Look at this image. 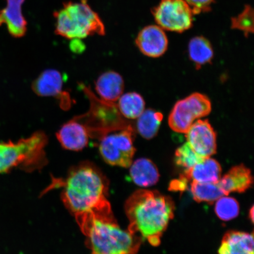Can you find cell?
Segmentation results:
<instances>
[{"label": "cell", "mask_w": 254, "mask_h": 254, "mask_svg": "<svg viewBox=\"0 0 254 254\" xmlns=\"http://www.w3.org/2000/svg\"><path fill=\"white\" fill-rule=\"evenodd\" d=\"M218 183L225 195L231 192L242 193L252 186L253 177L249 168L238 165L221 177Z\"/></svg>", "instance_id": "cell-15"}, {"label": "cell", "mask_w": 254, "mask_h": 254, "mask_svg": "<svg viewBox=\"0 0 254 254\" xmlns=\"http://www.w3.org/2000/svg\"><path fill=\"white\" fill-rule=\"evenodd\" d=\"M187 142L203 158L217 152V135L208 120H198L186 133Z\"/></svg>", "instance_id": "cell-11"}, {"label": "cell", "mask_w": 254, "mask_h": 254, "mask_svg": "<svg viewBox=\"0 0 254 254\" xmlns=\"http://www.w3.org/2000/svg\"><path fill=\"white\" fill-rule=\"evenodd\" d=\"M250 217L251 218V220H252V222H253V221H254V206H252V209H250Z\"/></svg>", "instance_id": "cell-28"}, {"label": "cell", "mask_w": 254, "mask_h": 254, "mask_svg": "<svg viewBox=\"0 0 254 254\" xmlns=\"http://www.w3.org/2000/svg\"><path fill=\"white\" fill-rule=\"evenodd\" d=\"M253 234L228 231L221 241L218 254H254Z\"/></svg>", "instance_id": "cell-18"}, {"label": "cell", "mask_w": 254, "mask_h": 254, "mask_svg": "<svg viewBox=\"0 0 254 254\" xmlns=\"http://www.w3.org/2000/svg\"><path fill=\"white\" fill-rule=\"evenodd\" d=\"M190 192L196 202L209 204H212L225 195L218 183L191 182Z\"/></svg>", "instance_id": "cell-23"}, {"label": "cell", "mask_w": 254, "mask_h": 254, "mask_svg": "<svg viewBox=\"0 0 254 254\" xmlns=\"http://www.w3.org/2000/svg\"><path fill=\"white\" fill-rule=\"evenodd\" d=\"M221 167L217 161L211 157L204 160L184 171L182 176L188 183H218L221 177Z\"/></svg>", "instance_id": "cell-17"}, {"label": "cell", "mask_w": 254, "mask_h": 254, "mask_svg": "<svg viewBox=\"0 0 254 254\" xmlns=\"http://www.w3.org/2000/svg\"><path fill=\"white\" fill-rule=\"evenodd\" d=\"M152 12L163 30L181 33L192 26L194 14L184 0H161Z\"/></svg>", "instance_id": "cell-9"}, {"label": "cell", "mask_w": 254, "mask_h": 254, "mask_svg": "<svg viewBox=\"0 0 254 254\" xmlns=\"http://www.w3.org/2000/svg\"><path fill=\"white\" fill-rule=\"evenodd\" d=\"M95 89L101 99L114 103L125 90V81L119 73L109 71L103 73L95 82Z\"/></svg>", "instance_id": "cell-16"}, {"label": "cell", "mask_w": 254, "mask_h": 254, "mask_svg": "<svg viewBox=\"0 0 254 254\" xmlns=\"http://www.w3.org/2000/svg\"><path fill=\"white\" fill-rule=\"evenodd\" d=\"M191 8L193 14L208 12L214 0H184Z\"/></svg>", "instance_id": "cell-27"}, {"label": "cell", "mask_w": 254, "mask_h": 254, "mask_svg": "<svg viewBox=\"0 0 254 254\" xmlns=\"http://www.w3.org/2000/svg\"><path fill=\"white\" fill-rule=\"evenodd\" d=\"M134 138L132 126L104 136L99 139L98 145L101 157L111 166L129 168L135 152Z\"/></svg>", "instance_id": "cell-7"}, {"label": "cell", "mask_w": 254, "mask_h": 254, "mask_svg": "<svg viewBox=\"0 0 254 254\" xmlns=\"http://www.w3.org/2000/svg\"><path fill=\"white\" fill-rule=\"evenodd\" d=\"M82 90L90 100V109L75 118L86 128L90 137L100 139L109 133L132 126L120 113L117 104L98 98L85 85Z\"/></svg>", "instance_id": "cell-6"}, {"label": "cell", "mask_w": 254, "mask_h": 254, "mask_svg": "<svg viewBox=\"0 0 254 254\" xmlns=\"http://www.w3.org/2000/svg\"><path fill=\"white\" fill-rule=\"evenodd\" d=\"M92 254H135L141 240L121 228L113 218L90 216L77 221Z\"/></svg>", "instance_id": "cell-3"}, {"label": "cell", "mask_w": 254, "mask_h": 254, "mask_svg": "<svg viewBox=\"0 0 254 254\" xmlns=\"http://www.w3.org/2000/svg\"><path fill=\"white\" fill-rule=\"evenodd\" d=\"M63 185V201L76 221L88 216L114 218L107 199L109 184L93 164L84 162L73 168Z\"/></svg>", "instance_id": "cell-1"}, {"label": "cell", "mask_w": 254, "mask_h": 254, "mask_svg": "<svg viewBox=\"0 0 254 254\" xmlns=\"http://www.w3.org/2000/svg\"><path fill=\"white\" fill-rule=\"evenodd\" d=\"M7 6L0 11V26L7 25L9 33L15 38L23 37L27 32V21L22 13L25 0H5Z\"/></svg>", "instance_id": "cell-14"}, {"label": "cell", "mask_w": 254, "mask_h": 254, "mask_svg": "<svg viewBox=\"0 0 254 254\" xmlns=\"http://www.w3.org/2000/svg\"><path fill=\"white\" fill-rule=\"evenodd\" d=\"M125 209L129 233L151 246L160 245L164 232L174 217L172 199L156 190H139L127 199Z\"/></svg>", "instance_id": "cell-2"}, {"label": "cell", "mask_w": 254, "mask_h": 254, "mask_svg": "<svg viewBox=\"0 0 254 254\" xmlns=\"http://www.w3.org/2000/svg\"><path fill=\"white\" fill-rule=\"evenodd\" d=\"M211 109L207 96L193 93L175 104L168 117V125L174 131L186 134L196 120L209 115Z\"/></svg>", "instance_id": "cell-8"}, {"label": "cell", "mask_w": 254, "mask_h": 254, "mask_svg": "<svg viewBox=\"0 0 254 254\" xmlns=\"http://www.w3.org/2000/svg\"><path fill=\"white\" fill-rule=\"evenodd\" d=\"M47 143L46 133L41 131L17 141H0V174L18 167L28 171L42 167L47 163Z\"/></svg>", "instance_id": "cell-4"}, {"label": "cell", "mask_w": 254, "mask_h": 254, "mask_svg": "<svg viewBox=\"0 0 254 254\" xmlns=\"http://www.w3.org/2000/svg\"><path fill=\"white\" fill-rule=\"evenodd\" d=\"M136 45L146 56L158 58L168 49L167 36L158 25H148L139 32L135 40Z\"/></svg>", "instance_id": "cell-12"}, {"label": "cell", "mask_w": 254, "mask_h": 254, "mask_svg": "<svg viewBox=\"0 0 254 254\" xmlns=\"http://www.w3.org/2000/svg\"><path fill=\"white\" fill-rule=\"evenodd\" d=\"M55 17L56 33L66 39L80 40L105 33L99 16L85 1L66 3Z\"/></svg>", "instance_id": "cell-5"}, {"label": "cell", "mask_w": 254, "mask_h": 254, "mask_svg": "<svg viewBox=\"0 0 254 254\" xmlns=\"http://www.w3.org/2000/svg\"><path fill=\"white\" fill-rule=\"evenodd\" d=\"M122 115L126 119H137L145 110V103L141 95L131 92L122 95L117 105Z\"/></svg>", "instance_id": "cell-21"}, {"label": "cell", "mask_w": 254, "mask_h": 254, "mask_svg": "<svg viewBox=\"0 0 254 254\" xmlns=\"http://www.w3.org/2000/svg\"><path fill=\"white\" fill-rule=\"evenodd\" d=\"M130 167V177L133 182L142 187L155 185L160 179L158 168L153 162L147 158H139Z\"/></svg>", "instance_id": "cell-19"}, {"label": "cell", "mask_w": 254, "mask_h": 254, "mask_svg": "<svg viewBox=\"0 0 254 254\" xmlns=\"http://www.w3.org/2000/svg\"><path fill=\"white\" fill-rule=\"evenodd\" d=\"M215 202V214L221 220L229 221L239 215L240 205L236 199L224 195Z\"/></svg>", "instance_id": "cell-24"}, {"label": "cell", "mask_w": 254, "mask_h": 254, "mask_svg": "<svg viewBox=\"0 0 254 254\" xmlns=\"http://www.w3.org/2000/svg\"><path fill=\"white\" fill-rule=\"evenodd\" d=\"M56 136L62 147L74 151L86 147L90 138L86 128L75 117L63 125Z\"/></svg>", "instance_id": "cell-13"}, {"label": "cell", "mask_w": 254, "mask_h": 254, "mask_svg": "<svg viewBox=\"0 0 254 254\" xmlns=\"http://www.w3.org/2000/svg\"><path fill=\"white\" fill-rule=\"evenodd\" d=\"M254 19L253 8L246 5L240 14L231 19V28L243 31L247 37L254 33Z\"/></svg>", "instance_id": "cell-26"}, {"label": "cell", "mask_w": 254, "mask_h": 254, "mask_svg": "<svg viewBox=\"0 0 254 254\" xmlns=\"http://www.w3.org/2000/svg\"><path fill=\"white\" fill-rule=\"evenodd\" d=\"M163 115L152 109L145 110L136 122V129L143 138L150 139L156 136L161 126Z\"/></svg>", "instance_id": "cell-22"}, {"label": "cell", "mask_w": 254, "mask_h": 254, "mask_svg": "<svg viewBox=\"0 0 254 254\" xmlns=\"http://www.w3.org/2000/svg\"><path fill=\"white\" fill-rule=\"evenodd\" d=\"M204 159L196 154L187 142L178 148L175 153L176 164L184 171L190 169Z\"/></svg>", "instance_id": "cell-25"}, {"label": "cell", "mask_w": 254, "mask_h": 254, "mask_svg": "<svg viewBox=\"0 0 254 254\" xmlns=\"http://www.w3.org/2000/svg\"><path fill=\"white\" fill-rule=\"evenodd\" d=\"M189 55L190 60L198 69L206 64L210 63L214 57V50L209 41L202 36L193 37L189 44Z\"/></svg>", "instance_id": "cell-20"}, {"label": "cell", "mask_w": 254, "mask_h": 254, "mask_svg": "<svg viewBox=\"0 0 254 254\" xmlns=\"http://www.w3.org/2000/svg\"><path fill=\"white\" fill-rule=\"evenodd\" d=\"M64 79L61 72L56 69H48L43 71L32 84V90L40 97H52L59 100L63 109L71 107L70 95L64 91Z\"/></svg>", "instance_id": "cell-10"}]
</instances>
